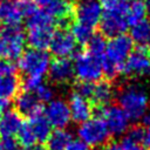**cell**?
Here are the masks:
<instances>
[{"label": "cell", "mask_w": 150, "mask_h": 150, "mask_svg": "<svg viewBox=\"0 0 150 150\" xmlns=\"http://www.w3.org/2000/svg\"><path fill=\"white\" fill-rule=\"evenodd\" d=\"M76 47L77 42L73 34L66 28H60L54 32L48 48L56 59H68L75 54Z\"/></svg>", "instance_id": "cell-10"}, {"label": "cell", "mask_w": 150, "mask_h": 150, "mask_svg": "<svg viewBox=\"0 0 150 150\" xmlns=\"http://www.w3.org/2000/svg\"><path fill=\"white\" fill-rule=\"evenodd\" d=\"M93 86H94V83L80 82L79 86H77L76 93H79L80 95H82L87 98H90V95H91V91H93Z\"/></svg>", "instance_id": "cell-36"}, {"label": "cell", "mask_w": 150, "mask_h": 150, "mask_svg": "<svg viewBox=\"0 0 150 150\" xmlns=\"http://www.w3.org/2000/svg\"><path fill=\"white\" fill-rule=\"evenodd\" d=\"M43 115L52 128L55 129H64L71 121L68 103L60 98H53L50 102H48Z\"/></svg>", "instance_id": "cell-12"}, {"label": "cell", "mask_w": 150, "mask_h": 150, "mask_svg": "<svg viewBox=\"0 0 150 150\" xmlns=\"http://www.w3.org/2000/svg\"><path fill=\"white\" fill-rule=\"evenodd\" d=\"M127 6L124 8L104 11L100 21V29L103 36L115 38L125 33L128 27L130 26L127 19Z\"/></svg>", "instance_id": "cell-8"}, {"label": "cell", "mask_w": 150, "mask_h": 150, "mask_svg": "<svg viewBox=\"0 0 150 150\" xmlns=\"http://www.w3.org/2000/svg\"><path fill=\"white\" fill-rule=\"evenodd\" d=\"M22 124V117L16 110H6L0 121V135L2 137H14Z\"/></svg>", "instance_id": "cell-18"}, {"label": "cell", "mask_w": 150, "mask_h": 150, "mask_svg": "<svg viewBox=\"0 0 150 150\" xmlns=\"http://www.w3.org/2000/svg\"><path fill=\"white\" fill-rule=\"evenodd\" d=\"M127 19L130 26L145 19L146 9L143 0H131L127 5Z\"/></svg>", "instance_id": "cell-24"}, {"label": "cell", "mask_w": 150, "mask_h": 150, "mask_svg": "<svg viewBox=\"0 0 150 150\" xmlns=\"http://www.w3.org/2000/svg\"><path fill=\"white\" fill-rule=\"evenodd\" d=\"M105 46H107V41H105L104 36L94 34L93 38L87 43V50L94 55L103 56L104 52H105Z\"/></svg>", "instance_id": "cell-27"}, {"label": "cell", "mask_w": 150, "mask_h": 150, "mask_svg": "<svg viewBox=\"0 0 150 150\" xmlns=\"http://www.w3.org/2000/svg\"><path fill=\"white\" fill-rule=\"evenodd\" d=\"M142 144H143L146 149H150V127H146V128L144 129V135H143Z\"/></svg>", "instance_id": "cell-40"}, {"label": "cell", "mask_w": 150, "mask_h": 150, "mask_svg": "<svg viewBox=\"0 0 150 150\" xmlns=\"http://www.w3.org/2000/svg\"><path fill=\"white\" fill-rule=\"evenodd\" d=\"M125 137L127 139L131 141V142H135V143H141L142 144V141H143V135H144V129L142 127H138V125H135V127H131L128 129V131L125 132Z\"/></svg>", "instance_id": "cell-31"}, {"label": "cell", "mask_w": 150, "mask_h": 150, "mask_svg": "<svg viewBox=\"0 0 150 150\" xmlns=\"http://www.w3.org/2000/svg\"><path fill=\"white\" fill-rule=\"evenodd\" d=\"M15 108H16V111L21 116L32 117L41 112V102L36 97L34 91L23 90L21 94L16 96Z\"/></svg>", "instance_id": "cell-16"}, {"label": "cell", "mask_w": 150, "mask_h": 150, "mask_svg": "<svg viewBox=\"0 0 150 150\" xmlns=\"http://www.w3.org/2000/svg\"><path fill=\"white\" fill-rule=\"evenodd\" d=\"M121 148H122V150H148L143 144L131 142L127 138H123V141L121 143Z\"/></svg>", "instance_id": "cell-37"}, {"label": "cell", "mask_w": 150, "mask_h": 150, "mask_svg": "<svg viewBox=\"0 0 150 150\" xmlns=\"http://www.w3.org/2000/svg\"><path fill=\"white\" fill-rule=\"evenodd\" d=\"M0 150H4V149H2V146H1V143H0Z\"/></svg>", "instance_id": "cell-46"}, {"label": "cell", "mask_w": 150, "mask_h": 150, "mask_svg": "<svg viewBox=\"0 0 150 150\" xmlns=\"http://www.w3.org/2000/svg\"><path fill=\"white\" fill-rule=\"evenodd\" d=\"M100 150H122L121 144L117 142H108L100 148Z\"/></svg>", "instance_id": "cell-39"}, {"label": "cell", "mask_w": 150, "mask_h": 150, "mask_svg": "<svg viewBox=\"0 0 150 150\" xmlns=\"http://www.w3.org/2000/svg\"><path fill=\"white\" fill-rule=\"evenodd\" d=\"M19 7L23 18H29L38 11V5L34 0H19Z\"/></svg>", "instance_id": "cell-30"}, {"label": "cell", "mask_w": 150, "mask_h": 150, "mask_svg": "<svg viewBox=\"0 0 150 150\" xmlns=\"http://www.w3.org/2000/svg\"><path fill=\"white\" fill-rule=\"evenodd\" d=\"M49 77L55 83H67L74 76L73 62L69 59H54L48 69Z\"/></svg>", "instance_id": "cell-15"}, {"label": "cell", "mask_w": 150, "mask_h": 150, "mask_svg": "<svg viewBox=\"0 0 150 150\" xmlns=\"http://www.w3.org/2000/svg\"><path fill=\"white\" fill-rule=\"evenodd\" d=\"M70 33L73 34V36H74V39L77 43L87 45L88 41L94 35V28H91L89 26H86L83 23H80V22H75L71 26Z\"/></svg>", "instance_id": "cell-26"}, {"label": "cell", "mask_w": 150, "mask_h": 150, "mask_svg": "<svg viewBox=\"0 0 150 150\" xmlns=\"http://www.w3.org/2000/svg\"><path fill=\"white\" fill-rule=\"evenodd\" d=\"M66 150H93V148H90L81 139H71V142L68 144Z\"/></svg>", "instance_id": "cell-38"}, {"label": "cell", "mask_w": 150, "mask_h": 150, "mask_svg": "<svg viewBox=\"0 0 150 150\" xmlns=\"http://www.w3.org/2000/svg\"><path fill=\"white\" fill-rule=\"evenodd\" d=\"M28 125L30 127L36 142L43 143L48 139L50 132H52V125L49 124V122L47 121V118L45 117L43 114H36L32 117H29V121L27 122Z\"/></svg>", "instance_id": "cell-20"}, {"label": "cell", "mask_w": 150, "mask_h": 150, "mask_svg": "<svg viewBox=\"0 0 150 150\" xmlns=\"http://www.w3.org/2000/svg\"><path fill=\"white\" fill-rule=\"evenodd\" d=\"M149 93L144 86L131 83L123 87L118 93V105L123 109L130 121L143 118L149 109Z\"/></svg>", "instance_id": "cell-3"}, {"label": "cell", "mask_w": 150, "mask_h": 150, "mask_svg": "<svg viewBox=\"0 0 150 150\" xmlns=\"http://www.w3.org/2000/svg\"><path fill=\"white\" fill-rule=\"evenodd\" d=\"M132 50L134 43L129 35L122 34L111 38L107 42L102 60L103 74H105L109 79H114L120 73H123L124 62Z\"/></svg>", "instance_id": "cell-1"}, {"label": "cell", "mask_w": 150, "mask_h": 150, "mask_svg": "<svg viewBox=\"0 0 150 150\" xmlns=\"http://www.w3.org/2000/svg\"><path fill=\"white\" fill-rule=\"evenodd\" d=\"M130 39L138 48L148 49L150 47V20H142L130 28Z\"/></svg>", "instance_id": "cell-19"}, {"label": "cell", "mask_w": 150, "mask_h": 150, "mask_svg": "<svg viewBox=\"0 0 150 150\" xmlns=\"http://www.w3.org/2000/svg\"><path fill=\"white\" fill-rule=\"evenodd\" d=\"M41 83H42V79L40 77H25L23 89L27 91H34Z\"/></svg>", "instance_id": "cell-35"}, {"label": "cell", "mask_w": 150, "mask_h": 150, "mask_svg": "<svg viewBox=\"0 0 150 150\" xmlns=\"http://www.w3.org/2000/svg\"><path fill=\"white\" fill-rule=\"evenodd\" d=\"M52 59L46 50L29 48L26 49L19 57V69L25 77H40L48 73Z\"/></svg>", "instance_id": "cell-6"}, {"label": "cell", "mask_w": 150, "mask_h": 150, "mask_svg": "<svg viewBox=\"0 0 150 150\" xmlns=\"http://www.w3.org/2000/svg\"><path fill=\"white\" fill-rule=\"evenodd\" d=\"M102 60L103 56L94 55L88 50L77 53L73 61L74 76H76L80 82L95 83L100 81L103 75Z\"/></svg>", "instance_id": "cell-4"}, {"label": "cell", "mask_w": 150, "mask_h": 150, "mask_svg": "<svg viewBox=\"0 0 150 150\" xmlns=\"http://www.w3.org/2000/svg\"><path fill=\"white\" fill-rule=\"evenodd\" d=\"M0 143L4 150H22L21 144L14 137H2Z\"/></svg>", "instance_id": "cell-34"}, {"label": "cell", "mask_w": 150, "mask_h": 150, "mask_svg": "<svg viewBox=\"0 0 150 150\" xmlns=\"http://www.w3.org/2000/svg\"><path fill=\"white\" fill-rule=\"evenodd\" d=\"M22 18L19 0H0V23L5 26H19Z\"/></svg>", "instance_id": "cell-17"}, {"label": "cell", "mask_w": 150, "mask_h": 150, "mask_svg": "<svg viewBox=\"0 0 150 150\" xmlns=\"http://www.w3.org/2000/svg\"><path fill=\"white\" fill-rule=\"evenodd\" d=\"M52 1H53V0H34V2H35L38 6H41V7H43L45 9L50 5Z\"/></svg>", "instance_id": "cell-41"}, {"label": "cell", "mask_w": 150, "mask_h": 150, "mask_svg": "<svg viewBox=\"0 0 150 150\" xmlns=\"http://www.w3.org/2000/svg\"><path fill=\"white\" fill-rule=\"evenodd\" d=\"M16 74V66L11 60L0 59V77L15 75Z\"/></svg>", "instance_id": "cell-32"}, {"label": "cell", "mask_w": 150, "mask_h": 150, "mask_svg": "<svg viewBox=\"0 0 150 150\" xmlns=\"http://www.w3.org/2000/svg\"><path fill=\"white\" fill-rule=\"evenodd\" d=\"M144 5H145V9H146V14L150 16V0H143Z\"/></svg>", "instance_id": "cell-44"}, {"label": "cell", "mask_w": 150, "mask_h": 150, "mask_svg": "<svg viewBox=\"0 0 150 150\" xmlns=\"http://www.w3.org/2000/svg\"><path fill=\"white\" fill-rule=\"evenodd\" d=\"M102 8L105 11H111V9H118V8H124L129 0H98Z\"/></svg>", "instance_id": "cell-33"}, {"label": "cell", "mask_w": 150, "mask_h": 150, "mask_svg": "<svg viewBox=\"0 0 150 150\" xmlns=\"http://www.w3.org/2000/svg\"><path fill=\"white\" fill-rule=\"evenodd\" d=\"M142 120H143V123H144L145 127H150V110H148L145 112V115L143 116Z\"/></svg>", "instance_id": "cell-43"}, {"label": "cell", "mask_w": 150, "mask_h": 150, "mask_svg": "<svg viewBox=\"0 0 150 150\" xmlns=\"http://www.w3.org/2000/svg\"><path fill=\"white\" fill-rule=\"evenodd\" d=\"M20 87V81L16 75H9L0 77V98L9 101L16 95Z\"/></svg>", "instance_id": "cell-25"}, {"label": "cell", "mask_w": 150, "mask_h": 150, "mask_svg": "<svg viewBox=\"0 0 150 150\" xmlns=\"http://www.w3.org/2000/svg\"><path fill=\"white\" fill-rule=\"evenodd\" d=\"M100 117L104 121L110 135L121 136L130 128V120L120 105L108 104L102 107Z\"/></svg>", "instance_id": "cell-9"}, {"label": "cell", "mask_w": 150, "mask_h": 150, "mask_svg": "<svg viewBox=\"0 0 150 150\" xmlns=\"http://www.w3.org/2000/svg\"><path fill=\"white\" fill-rule=\"evenodd\" d=\"M71 142V135L66 129H55L46 141L48 150H66Z\"/></svg>", "instance_id": "cell-23"}, {"label": "cell", "mask_w": 150, "mask_h": 150, "mask_svg": "<svg viewBox=\"0 0 150 150\" xmlns=\"http://www.w3.org/2000/svg\"><path fill=\"white\" fill-rule=\"evenodd\" d=\"M34 94L36 95V97L39 98V101L42 103H48L50 102L53 98H54V90L50 86L46 84V83H41L35 90H34Z\"/></svg>", "instance_id": "cell-29"}, {"label": "cell", "mask_w": 150, "mask_h": 150, "mask_svg": "<svg viewBox=\"0 0 150 150\" xmlns=\"http://www.w3.org/2000/svg\"><path fill=\"white\" fill-rule=\"evenodd\" d=\"M123 73L136 76L150 74V53L148 49L137 48L132 50L124 62Z\"/></svg>", "instance_id": "cell-13"}, {"label": "cell", "mask_w": 150, "mask_h": 150, "mask_svg": "<svg viewBox=\"0 0 150 150\" xmlns=\"http://www.w3.org/2000/svg\"><path fill=\"white\" fill-rule=\"evenodd\" d=\"M68 107L70 111V117L75 123H83L93 117L94 108L89 98L80 95L79 93H73L68 101Z\"/></svg>", "instance_id": "cell-14"}, {"label": "cell", "mask_w": 150, "mask_h": 150, "mask_svg": "<svg viewBox=\"0 0 150 150\" xmlns=\"http://www.w3.org/2000/svg\"><path fill=\"white\" fill-rule=\"evenodd\" d=\"M1 117H2V109L0 108V121H1Z\"/></svg>", "instance_id": "cell-45"}, {"label": "cell", "mask_w": 150, "mask_h": 150, "mask_svg": "<svg viewBox=\"0 0 150 150\" xmlns=\"http://www.w3.org/2000/svg\"><path fill=\"white\" fill-rule=\"evenodd\" d=\"M18 141L21 144V146H25V148L38 143L30 127L28 125V123H23L22 127L20 128V130L18 132Z\"/></svg>", "instance_id": "cell-28"}, {"label": "cell", "mask_w": 150, "mask_h": 150, "mask_svg": "<svg viewBox=\"0 0 150 150\" xmlns=\"http://www.w3.org/2000/svg\"><path fill=\"white\" fill-rule=\"evenodd\" d=\"M114 98V88L108 81H97L93 86V91L90 100H93L98 105H108Z\"/></svg>", "instance_id": "cell-21"}, {"label": "cell", "mask_w": 150, "mask_h": 150, "mask_svg": "<svg viewBox=\"0 0 150 150\" xmlns=\"http://www.w3.org/2000/svg\"><path fill=\"white\" fill-rule=\"evenodd\" d=\"M26 34L19 26H6L0 29V59L18 60L25 52Z\"/></svg>", "instance_id": "cell-5"}, {"label": "cell", "mask_w": 150, "mask_h": 150, "mask_svg": "<svg viewBox=\"0 0 150 150\" xmlns=\"http://www.w3.org/2000/svg\"><path fill=\"white\" fill-rule=\"evenodd\" d=\"M45 11L60 22H66L74 12V5L70 0H53Z\"/></svg>", "instance_id": "cell-22"}, {"label": "cell", "mask_w": 150, "mask_h": 150, "mask_svg": "<svg viewBox=\"0 0 150 150\" xmlns=\"http://www.w3.org/2000/svg\"><path fill=\"white\" fill-rule=\"evenodd\" d=\"M77 136L79 139L88 144L90 148H101L109 142L111 135L104 121L100 116H97L81 123L77 128Z\"/></svg>", "instance_id": "cell-7"}, {"label": "cell", "mask_w": 150, "mask_h": 150, "mask_svg": "<svg viewBox=\"0 0 150 150\" xmlns=\"http://www.w3.org/2000/svg\"><path fill=\"white\" fill-rule=\"evenodd\" d=\"M25 150H46V148H45L43 145L36 143V144H33V145H30V146L25 148Z\"/></svg>", "instance_id": "cell-42"}, {"label": "cell", "mask_w": 150, "mask_h": 150, "mask_svg": "<svg viewBox=\"0 0 150 150\" xmlns=\"http://www.w3.org/2000/svg\"><path fill=\"white\" fill-rule=\"evenodd\" d=\"M27 19L26 41L29 43L30 48L46 50L55 32V19L45 9H38Z\"/></svg>", "instance_id": "cell-2"}, {"label": "cell", "mask_w": 150, "mask_h": 150, "mask_svg": "<svg viewBox=\"0 0 150 150\" xmlns=\"http://www.w3.org/2000/svg\"><path fill=\"white\" fill-rule=\"evenodd\" d=\"M76 22L94 28L101 21L103 8L98 0H77L74 6Z\"/></svg>", "instance_id": "cell-11"}]
</instances>
